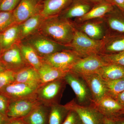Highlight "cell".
Returning <instances> with one entry per match:
<instances>
[{"label": "cell", "instance_id": "1", "mask_svg": "<svg viewBox=\"0 0 124 124\" xmlns=\"http://www.w3.org/2000/svg\"><path fill=\"white\" fill-rule=\"evenodd\" d=\"M76 31L72 20L58 16L44 18L38 32L59 44L69 46Z\"/></svg>", "mask_w": 124, "mask_h": 124}, {"label": "cell", "instance_id": "2", "mask_svg": "<svg viewBox=\"0 0 124 124\" xmlns=\"http://www.w3.org/2000/svg\"><path fill=\"white\" fill-rule=\"evenodd\" d=\"M67 84L63 77L41 85L37 90V98L40 103L49 107L60 104Z\"/></svg>", "mask_w": 124, "mask_h": 124}, {"label": "cell", "instance_id": "3", "mask_svg": "<svg viewBox=\"0 0 124 124\" xmlns=\"http://www.w3.org/2000/svg\"><path fill=\"white\" fill-rule=\"evenodd\" d=\"M67 84L73 90L76 96V101L82 106H90L93 104V97L88 85L81 75L71 71L64 77Z\"/></svg>", "mask_w": 124, "mask_h": 124}, {"label": "cell", "instance_id": "4", "mask_svg": "<svg viewBox=\"0 0 124 124\" xmlns=\"http://www.w3.org/2000/svg\"><path fill=\"white\" fill-rule=\"evenodd\" d=\"M102 40H96L90 38L76 29L75 36L69 45L82 58L102 53Z\"/></svg>", "mask_w": 124, "mask_h": 124}, {"label": "cell", "instance_id": "5", "mask_svg": "<svg viewBox=\"0 0 124 124\" xmlns=\"http://www.w3.org/2000/svg\"><path fill=\"white\" fill-rule=\"evenodd\" d=\"M23 41L30 45L42 58L63 50L72 49L70 46L59 44L39 32Z\"/></svg>", "mask_w": 124, "mask_h": 124}, {"label": "cell", "instance_id": "6", "mask_svg": "<svg viewBox=\"0 0 124 124\" xmlns=\"http://www.w3.org/2000/svg\"><path fill=\"white\" fill-rule=\"evenodd\" d=\"M82 58L72 49H67L56 52L42 58L44 62L58 69L68 72Z\"/></svg>", "mask_w": 124, "mask_h": 124}, {"label": "cell", "instance_id": "7", "mask_svg": "<svg viewBox=\"0 0 124 124\" xmlns=\"http://www.w3.org/2000/svg\"><path fill=\"white\" fill-rule=\"evenodd\" d=\"M73 23L76 30L93 39L103 40L107 33L106 26L102 18L81 22Z\"/></svg>", "mask_w": 124, "mask_h": 124}, {"label": "cell", "instance_id": "8", "mask_svg": "<svg viewBox=\"0 0 124 124\" xmlns=\"http://www.w3.org/2000/svg\"><path fill=\"white\" fill-rule=\"evenodd\" d=\"M65 106L69 110L75 111L84 124H104L105 116L93 105L81 106L73 99Z\"/></svg>", "mask_w": 124, "mask_h": 124}, {"label": "cell", "instance_id": "9", "mask_svg": "<svg viewBox=\"0 0 124 124\" xmlns=\"http://www.w3.org/2000/svg\"><path fill=\"white\" fill-rule=\"evenodd\" d=\"M0 65L6 70L15 73L29 66L23 58L18 44L1 52L0 54Z\"/></svg>", "mask_w": 124, "mask_h": 124}, {"label": "cell", "instance_id": "10", "mask_svg": "<svg viewBox=\"0 0 124 124\" xmlns=\"http://www.w3.org/2000/svg\"><path fill=\"white\" fill-rule=\"evenodd\" d=\"M40 103L36 94L30 97L9 101L7 116L9 119L22 118L28 115Z\"/></svg>", "mask_w": 124, "mask_h": 124}, {"label": "cell", "instance_id": "11", "mask_svg": "<svg viewBox=\"0 0 124 124\" xmlns=\"http://www.w3.org/2000/svg\"><path fill=\"white\" fill-rule=\"evenodd\" d=\"M38 87L30 85L14 82L0 90V94L9 101L32 97L36 95Z\"/></svg>", "mask_w": 124, "mask_h": 124}, {"label": "cell", "instance_id": "12", "mask_svg": "<svg viewBox=\"0 0 124 124\" xmlns=\"http://www.w3.org/2000/svg\"><path fill=\"white\" fill-rule=\"evenodd\" d=\"M42 3L37 0H22L13 11L16 24H19L29 18L40 14Z\"/></svg>", "mask_w": 124, "mask_h": 124}, {"label": "cell", "instance_id": "13", "mask_svg": "<svg viewBox=\"0 0 124 124\" xmlns=\"http://www.w3.org/2000/svg\"><path fill=\"white\" fill-rule=\"evenodd\" d=\"M108 64L101 55L93 54L81 59L70 71L80 75L96 73L101 67Z\"/></svg>", "mask_w": 124, "mask_h": 124}, {"label": "cell", "instance_id": "14", "mask_svg": "<svg viewBox=\"0 0 124 124\" xmlns=\"http://www.w3.org/2000/svg\"><path fill=\"white\" fill-rule=\"evenodd\" d=\"M80 75L88 86L93 103L98 102L105 96L108 95L105 81L98 73H93Z\"/></svg>", "mask_w": 124, "mask_h": 124}, {"label": "cell", "instance_id": "15", "mask_svg": "<svg viewBox=\"0 0 124 124\" xmlns=\"http://www.w3.org/2000/svg\"><path fill=\"white\" fill-rule=\"evenodd\" d=\"M93 105L105 117L113 121L119 117L124 109L116 99L108 95L105 96Z\"/></svg>", "mask_w": 124, "mask_h": 124}, {"label": "cell", "instance_id": "16", "mask_svg": "<svg viewBox=\"0 0 124 124\" xmlns=\"http://www.w3.org/2000/svg\"><path fill=\"white\" fill-rule=\"evenodd\" d=\"M94 5L86 0H72L58 16L64 19L72 20L84 16Z\"/></svg>", "mask_w": 124, "mask_h": 124}, {"label": "cell", "instance_id": "17", "mask_svg": "<svg viewBox=\"0 0 124 124\" xmlns=\"http://www.w3.org/2000/svg\"><path fill=\"white\" fill-rule=\"evenodd\" d=\"M102 18L106 26L107 33L124 34V12L114 6L113 10Z\"/></svg>", "mask_w": 124, "mask_h": 124}, {"label": "cell", "instance_id": "18", "mask_svg": "<svg viewBox=\"0 0 124 124\" xmlns=\"http://www.w3.org/2000/svg\"><path fill=\"white\" fill-rule=\"evenodd\" d=\"M102 40V54H115L124 51V34L107 33Z\"/></svg>", "mask_w": 124, "mask_h": 124}, {"label": "cell", "instance_id": "19", "mask_svg": "<svg viewBox=\"0 0 124 124\" xmlns=\"http://www.w3.org/2000/svg\"><path fill=\"white\" fill-rule=\"evenodd\" d=\"M44 18L40 14L31 17L19 25V37L20 41L38 32L40 26Z\"/></svg>", "mask_w": 124, "mask_h": 124}, {"label": "cell", "instance_id": "20", "mask_svg": "<svg viewBox=\"0 0 124 124\" xmlns=\"http://www.w3.org/2000/svg\"><path fill=\"white\" fill-rule=\"evenodd\" d=\"M50 107L40 103L28 115L21 119L26 124H48Z\"/></svg>", "mask_w": 124, "mask_h": 124}, {"label": "cell", "instance_id": "21", "mask_svg": "<svg viewBox=\"0 0 124 124\" xmlns=\"http://www.w3.org/2000/svg\"><path fill=\"white\" fill-rule=\"evenodd\" d=\"M72 0H45L42 3L40 14L44 18L58 16Z\"/></svg>", "mask_w": 124, "mask_h": 124}, {"label": "cell", "instance_id": "22", "mask_svg": "<svg viewBox=\"0 0 124 124\" xmlns=\"http://www.w3.org/2000/svg\"><path fill=\"white\" fill-rule=\"evenodd\" d=\"M21 54L27 65L38 70L43 63L40 57L31 46L24 41L18 43Z\"/></svg>", "mask_w": 124, "mask_h": 124}, {"label": "cell", "instance_id": "23", "mask_svg": "<svg viewBox=\"0 0 124 124\" xmlns=\"http://www.w3.org/2000/svg\"><path fill=\"white\" fill-rule=\"evenodd\" d=\"M19 25L15 24L0 32V47L2 51L20 42Z\"/></svg>", "mask_w": 124, "mask_h": 124}, {"label": "cell", "instance_id": "24", "mask_svg": "<svg viewBox=\"0 0 124 124\" xmlns=\"http://www.w3.org/2000/svg\"><path fill=\"white\" fill-rule=\"evenodd\" d=\"M14 82L23 83L39 87L41 85L38 71L27 66L15 73Z\"/></svg>", "mask_w": 124, "mask_h": 124}, {"label": "cell", "instance_id": "25", "mask_svg": "<svg viewBox=\"0 0 124 124\" xmlns=\"http://www.w3.org/2000/svg\"><path fill=\"white\" fill-rule=\"evenodd\" d=\"M114 7L105 0L95 4L92 9L84 16L72 21L74 23H79L90 19L102 18L112 10Z\"/></svg>", "mask_w": 124, "mask_h": 124}, {"label": "cell", "instance_id": "26", "mask_svg": "<svg viewBox=\"0 0 124 124\" xmlns=\"http://www.w3.org/2000/svg\"><path fill=\"white\" fill-rule=\"evenodd\" d=\"M37 71L41 85L62 78L67 72L58 69L44 62Z\"/></svg>", "mask_w": 124, "mask_h": 124}, {"label": "cell", "instance_id": "27", "mask_svg": "<svg viewBox=\"0 0 124 124\" xmlns=\"http://www.w3.org/2000/svg\"><path fill=\"white\" fill-rule=\"evenodd\" d=\"M97 73L105 81L124 78V67L117 64L108 63L100 68Z\"/></svg>", "mask_w": 124, "mask_h": 124}, {"label": "cell", "instance_id": "28", "mask_svg": "<svg viewBox=\"0 0 124 124\" xmlns=\"http://www.w3.org/2000/svg\"><path fill=\"white\" fill-rule=\"evenodd\" d=\"M69 111L65 105L57 104L50 107L48 124H62Z\"/></svg>", "mask_w": 124, "mask_h": 124}, {"label": "cell", "instance_id": "29", "mask_svg": "<svg viewBox=\"0 0 124 124\" xmlns=\"http://www.w3.org/2000/svg\"><path fill=\"white\" fill-rule=\"evenodd\" d=\"M105 82L108 95L116 100L117 95L124 91V78L112 80L105 81Z\"/></svg>", "mask_w": 124, "mask_h": 124}, {"label": "cell", "instance_id": "30", "mask_svg": "<svg viewBox=\"0 0 124 124\" xmlns=\"http://www.w3.org/2000/svg\"><path fill=\"white\" fill-rule=\"evenodd\" d=\"M15 24L13 11H0V32Z\"/></svg>", "mask_w": 124, "mask_h": 124}, {"label": "cell", "instance_id": "31", "mask_svg": "<svg viewBox=\"0 0 124 124\" xmlns=\"http://www.w3.org/2000/svg\"><path fill=\"white\" fill-rule=\"evenodd\" d=\"M101 55L107 63L117 64L124 67V51L115 54H102Z\"/></svg>", "mask_w": 124, "mask_h": 124}, {"label": "cell", "instance_id": "32", "mask_svg": "<svg viewBox=\"0 0 124 124\" xmlns=\"http://www.w3.org/2000/svg\"><path fill=\"white\" fill-rule=\"evenodd\" d=\"M15 72L6 70L0 72V90L8 85L14 82Z\"/></svg>", "mask_w": 124, "mask_h": 124}, {"label": "cell", "instance_id": "33", "mask_svg": "<svg viewBox=\"0 0 124 124\" xmlns=\"http://www.w3.org/2000/svg\"><path fill=\"white\" fill-rule=\"evenodd\" d=\"M22 0H2L0 4V11H13Z\"/></svg>", "mask_w": 124, "mask_h": 124}, {"label": "cell", "instance_id": "34", "mask_svg": "<svg viewBox=\"0 0 124 124\" xmlns=\"http://www.w3.org/2000/svg\"><path fill=\"white\" fill-rule=\"evenodd\" d=\"M62 124H84L78 114L75 111L70 110Z\"/></svg>", "mask_w": 124, "mask_h": 124}, {"label": "cell", "instance_id": "35", "mask_svg": "<svg viewBox=\"0 0 124 124\" xmlns=\"http://www.w3.org/2000/svg\"><path fill=\"white\" fill-rule=\"evenodd\" d=\"M9 102V100L7 98L0 94V113L7 117V112Z\"/></svg>", "mask_w": 124, "mask_h": 124}, {"label": "cell", "instance_id": "36", "mask_svg": "<svg viewBox=\"0 0 124 124\" xmlns=\"http://www.w3.org/2000/svg\"><path fill=\"white\" fill-rule=\"evenodd\" d=\"M124 13V0H106Z\"/></svg>", "mask_w": 124, "mask_h": 124}, {"label": "cell", "instance_id": "37", "mask_svg": "<svg viewBox=\"0 0 124 124\" xmlns=\"http://www.w3.org/2000/svg\"><path fill=\"white\" fill-rule=\"evenodd\" d=\"M116 100L124 108V91H122L117 95Z\"/></svg>", "mask_w": 124, "mask_h": 124}, {"label": "cell", "instance_id": "38", "mask_svg": "<svg viewBox=\"0 0 124 124\" xmlns=\"http://www.w3.org/2000/svg\"><path fill=\"white\" fill-rule=\"evenodd\" d=\"M6 124H26L21 119H9Z\"/></svg>", "mask_w": 124, "mask_h": 124}, {"label": "cell", "instance_id": "39", "mask_svg": "<svg viewBox=\"0 0 124 124\" xmlns=\"http://www.w3.org/2000/svg\"><path fill=\"white\" fill-rule=\"evenodd\" d=\"M8 117L0 113V124H6L9 120Z\"/></svg>", "mask_w": 124, "mask_h": 124}, {"label": "cell", "instance_id": "40", "mask_svg": "<svg viewBox=\"0 0 124 124\" xmlns=\"http://www.w3.org/2000/svg\"><path fill=\"white\" fill-rule=\"evenodd\" d=\"M114 121L115 124H124V117H118Z\"/></svg>", "mask_w": 124, "mask_h": 124}, {"label": "cell", "instance_id": "41", "mask_svg": "<svg viewBox=\"0 0 124 124\" xmlns=\"http://www.w3.org/2000/svg\"><path fill=\"white\" fill-rule=\"evenodd\" d=\"M104 124H115L114 121L105 117L104 119Z\"/></svg>", "mask_w": 124, "mask_h": 124}, {"label": "cell", "instance_id": "42", "mask_svg": "<svg viewBox=\"0 0 124 124\" xmlns=\"http://www.w3.org/2000/svg\"><path fill=\"white\" fill-rule=\"evenodd\" d=\"M86 0L94 4H98V3H99V2L103 1L105 0Z\"/></svg>", "mask_w": 124, "mask_h": 124}, {"label": "cell", "instance_id": "43", "mask_svg": "<svg viewBox=\"0 0 124 124\" xmlns=\"http://www.w3.org/2000/svg\"><path fill=\"white\" fill-rule=\"evenodd\" d=\"M6 70L3 67L0 65V72L4 71Z\"/></svg>", "mask_w": 124, "mask_h": 124}, {"label": "cell", "instance_id": "44", "mask_svg": "<svg viewBox=\"0 0 124 124\" xmlns=\"http://www.w3.org/2000/svg\"><path fill=\"white\" fill-rule=\"evenodd\" d=\"M124 117V109L122 110V112H121V113L120 115V116L119 117Z\"/></svg>", "mask_w": 124, "mask_h": 124}, {"label": "cell", "instance_id": "45", "mask_svg": "<svg viewBox=\"0 0 124 124\" xmlns=\"http://www.w3.org/2000/svg\"><path fill=\"white\" fill-rule=\"evenodd\" d=\"M38 1V2H40V3H42V2L45 0H37Z\"/></svg>", "mask_w": 124, "mask_h": 124}, {"label": "cell", "instance_id": "46", "mask_svg": "<svg viewBox=\"0 0 124 124\" xmlns=\"http://www.w3.org/2000/svg\"><path fill=\"white\" fill-rule=\"evenodd\" d=\"M1 52H2V51H1V49L0 47V54L1 53Z\"/></svg>", "mask_w": 124, "mask_h": 124}, {"label": "cell", "instance_id": "47", "mask_svg": "<svg viewBox=\"0 0 124 124\" xmlns=\"http://www.w3.org/2000/svg\"><path fill=\"white\" fill-rule=\"evenodd\" d=\"M1 0H0V2H1Z\"/></svg>", "mask_w": 124, "mask_h": 124}, {"label": "cell", "instance_id": "48", "mask_svg": "<svg viewBox=\"0 0 124 124\" xmlns=\"http://www.w3.org/2000/svg\"></svg>", "mask_w": 124, "mask_h": 124}]
</instances>
